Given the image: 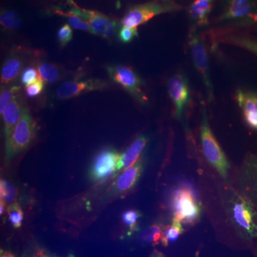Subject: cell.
I'll return each instance as SVG.
<instances>
[{
  "instance_id": "cell-4",
  "label": "cell",
  "mask_w": 257,
  "mask_h": 257,
  "mask_svg": "<svg viewBox=\"0 0 257 257\" xmlns=\"http://www.w3.org/2000/svg\"><path fill=\"white\" fill-rule=\"evenodd\" d=\"M36 133V122L27 109L6 142L7 160L26 150L31 145Z\"/></svg>"
},
{
  "instance_id": "cell-19",
  "label": "cell",
  "mask_w": 257,
  "mask_h": 257,
  "mask_svg": "<svg viewBox=\"0 0 257 257\" xmlns=\"http://www.w3.org/2000/svg\"><path fill=\"white\" fill-rule=\"evenodd\" d=\"M216 40L219 42L245 49L257 56V40L255 39L237 34H226L216 38Z\"/></svg>"
},
{
  "instance_id": "cell-14",
  "label": "cell",
  "mask_w": 257,
  "mask_h": 257,
  "mask_svg": "<svg viewBox=\"0 0 257 257\" xmlns=\"http://www.w3.org/2000/svg\"><path fill=\"white\" fill-rule=\"evenodd\" d=\"M236 99L248 127L257 131V93L238 89Z\"/></svg>"
},
{
  "instance_id": "cell-26",
  "label": "cell",
  "mask_w": 257,
  "mask_h": 257,
  "mask_svg": "<svg viewBox=\"0 0 257 257\" xmlns=\"http://www.w3.org/2000/svg\"><path fill=\"white\" fill-rule=\"evenodd\" d=\"M17 194H18V191L14 184L9 181L1 179L0 198L2 202H5L6 204H13L16 200Z\"/></svg>"
},
{
  "instance_id": "cell-5",
  "label": "cell",
  "mask_w": 257,
  "mask_h": 257,
  "mask_svg": "<svg viewBox=\"0 0 257 257\" xmlns=\"http://www.w3.org/2000/svg\"><path fill=\"white\" fill-rule=\"evenodd\" d=\"M113 82L121 86L140 104H146L148 98L144 93L145 82L131 67L124 65L109 66L106 68Z\"/></svg>"
},
{
  "instance_id": "cell-9",
  "label": "cell",
  "mask_w": 257,
  "mask_h": 257,
  "mask_svg": "<svg viewBox=\"0 0 257 257\" xmlns=\"http://www.w3.org/2000/svg\"><path fill=\"white\" fill-rule=\"evenodd\" d=\"M220 21L257 23V10L254 0H224Z\"/></svg>"
},
{
  "instance_id": "cell-23",
  "label": "cell",
  "mask_w": 257,
  "mask_h": 257,
  "mask_svg": "<svg viewBox=\"0 0 257 257\" xmlns=\"http://www.w3.org/2000/svg\"><path fill=\"white\" fill-rule=\"evenodd\" d=\"M0 23L5 30L15 31L22 25V18L20 15L11 10H2Z\"/></svg>"
},
{
  "instance_id": "cell-27",
  "label": "cell",
  "mask_w": 257,
  "mask_h": 257,
  "mask_svg": "<svg viewBox=\"0 0 257 257\" xmlns=\"http://www.w3.org/2000/svg\"><path fill=\"white\" fill-rule=\"evenodd\" d=\"M21 87L20 86H10V87H3L2 86L1 94H0V112H3L5 108L13 99L18 97V94Z\"/></svg>"
},
{
  "instance_id": "cell-20",
  "label": "cell",
  "mask_w": 257,
  "mask_h": 257,
  "mask_svg": "<svg viewBox=\"0 0 257 257\" xmlns=\"http://www.w3.org/2000/svg\"><path fill=\"white\" fill-rule=\"evenodd\" d=\"M213 0H196L189 8V13L192 21L198 25H205L212 8Z\"/></svg>"
},
{
  "instance_id": "cell-8",
  "label": "cell",
  "mask_w": 257,
  "mask_h": 257,
  "mask_svg": "<svg viewBox=\"0 0 257 257\" xmlns=\"http://www.w3.org/2000/svg\"><path fill=\"white\" fill-rule=\"evenodd\" d=\"M188 43L194 66L202 77L207 90L209 99L212 100L214 97V87L211 80L209 60L205 45L195 32H192L189 35Z\"/></svg>"
},
{
  "instance_id": "cell-21",
  "label": "cell",
  "mask_w": 257,
  "mask_h": 257,
  "mask_svg": "<svg viewBox=\"0 0 257 257\" xmlns=\"http://www.w3.org/2000/svg\"><path fill=\"white\" fill-rule=\"evenodd\" d=\"M167 226H162L159 224H155L145 228L140 231L138 234V241L139 243H151L153 246L162 242Z\"/></svg>"
},
{
  "instance_id": "cell-17",
  "label": "cell",
  "mask_w": 257,
  "mask_h": 257,
  "mask_svg": "<svg viewBox=\"0 0 257 257\" xmlns=\"http://www.w3.org/2000/svg\"><path fill=\"white\" fill-rule=\"evenodd\" d=\"M147 143L148 140L146 137L144 135L138 137L127 150L120 155L118 170H126L136 164L146 147Z\"/></svg>"
},
{
  "instance_id": "cell-36",
  "label": "cell",
  "mask_w": 257,
  "mask_h": 257,
  "mask_svg": "<svg viewBox=\"0 0 257 257\" xmlns=\"http://www.w3.org/2000/svg\"><path fill=\"white\" fill-rule=\"evenodd\" d=\"M150 257H165V255H164L163 253L161 252V251L155 250V251L152 253L151 256Z\"/></svg>"
},
{
  "instance_id": "cell-34",
  "label": "cell",
  "mask_w": 257,
  "mask_h": 257,
  "mask_svg": "<svg viewBox=\"0 0 257 257\" xmlns=\"http://www.w3.org/2000/svg\"><path fill=\"white\" fill-rule=\"evenodd\" d=\"M30 257H51L49 253L42 248H37L32 253Z\"/></svg>"
},
{
  "instance_id": "cell-3",
  "label": "cell",
  "mask_w": 257,
  "mask_h": 257,
  "mask_svg": "<svg viewBox=\"0 0 257 257\" xmlns=\"http://www.w3.org/2000/svg\"><path fill=\"white\" fill-rule=\"evenodd\" d=\"M200 140L203 153L208 163L216 171L221 178L227 180L231 166L209 126L205 109L203 112L200 125Z\"/></svg>"
},
{
  "instance_id": "cell-11",
  "label": "cell",
  "mask_w": 257,
  "mask_h": 257,
  "mask_svg": "<svg viewBox=\"0 0 257 257\" xmlns=\"http://www.w3.org/2000/svg\"><path fill=\"white\" fill-rule=\"evenodd\" d=\"M167 89L175 109V116L182 119L184 111L191 101V91L188 79L183 73L174 74L167 83Z\"/></svg>"
},
{
  "instance_id": "cell-6",
  "label": "cell",
  "mask_w": 257,
  "mask_h": 257,
  "mask_svg": "<svg viewBox=\"0 0 257 257\" xmlns=\"http://www.w3.org/2000/svg\"><path fill=\"white\" fill-rule=\"evenodd\" d=\"M69 3L72 5L70 11L78 15L90 25L92 34L104 39H111L115 36L119 30V25L114 19L99 12L82 9L77 6L72 0H69Z\"/></svg>"
},
{
  "instance_id": "cell-37",
  "label": "cell",
  "mask_w": 257,
  "mask_h": 257,
  "mask_svg": "<svg viewBox=\"0 0 257 257\" xmlns=\"http://www.w3.org/2000/svg\"><path fill=\"white\" fill-rule=\"evenodd\" d=\"M5 205H6V204L1 201V204H0V214H3V213L4 212Z\"/></svg>"
},
{
  "instance_id": "cell-18",
  "label": "cell",
  "mask_w": 257,
  "mask_h": 257,
  "mask_svg": "<svg viewBox=\"0 0 257 257\" xmlns=\"http://www.w3.org/2000/svg\"><path fill=\"white\" fill-rule=\"evenodd\" d=\"M23 60L17 52H11L5 60L1 71L2 86L14 81L23 67Z\"/></svg>"
},
{
  "instance_id": "cell-29",
  "label": "cell",
  "mask_w": 257,
  "mask_h": 257,
  "mask_svg": "<svg viewBox=\"0 0 257 257\" xmlns=\"http://www.w3.org/2000/svg\"><path fill=\"white\" fill-rule=\"evenodd\" d=\"M140 216V211L136 210H128L123 214V221L128 226V235H131L138 229V219Z\"/></svg>"
},
{
  "instance_id": "cell-38",
  "label": "cell",
  "mask_w": 257,
  "mask_h": 257,
  "mask_svg": "<svg viewBox=\"0 0 257 257\" xmlns=\"http://www.w3.org/2000/svg\"><path fill=\"white\" fill-rule=\"evenodd\" d=\"M68 257H74L72 254H69Z\"/></svg>"
},
{
  "instance_id": "cell-2",
  "label": "cell",
  "mask_w": 257,
  "mask_h": 257,
  "mask_svg": "<svg viewBox=\"0 0 257 257\" xmlns=\"http://www.w3.org/2000/svg\"><path fill=\"white\" fill-rule=\"evenodd\" d=\"M170 205L173 217L183 224H195L202 216V203L190 184L182 183L175 187L171 194Z\"/></svg>"
},
{
  "instance_id": "cell-12",
  "label": "cell",
  "mask_w": 257,
  "mask_h": 257,
  "mask_svg": "<svg viewBox=\"0 0 257 257\" xmlns=\"http://www.w3.org/2000/svg\"><path fill=\"white\" fill-rule=\"evenodd\" d=\"M109 84L101 79L86 80L67 81L61 84L57 90V97L62 99H70L92 91L104 90Z\"/></svg>"
},
{
  "instance_id": "cell-7",
  "label": "cell",
  "mask_w": 257,
  "mask_h": 257,
  "mask_svg": "<svg viewBox=\"0 0 257 257\" xmlns=\"http://www.w3.org/2000/svg\"><path fill=\"white\" fill-rule=\"evenodd\" d=\"M237 185V190L257 210V155L245 156L238 172Z\"/></svg>"
},
{
  "instance_id": "cell-32",
  "label": "cell",
  "mask_w": 257,
  "mask_h": 257,
  "mask_svg": "<svg viewBox=\"0 0 257 257\" xmlns=\"http://www.w3.org/2000/svg\"><path fill=\"white\" fill-rule=\"evenodd\" d=\"M118 37L120 41L128 43L133 41L135 37H138V28H130L122 27L120 29Z\"/></svg>"
},
{
  "instance_id": "cell-35",
  "label": "cell",
  "mask_w": 257,
  "mask_h": 257,
  "mask_svg": "<svg viewBox=\"0 0 257 257\" xmlns=\"http://www.w3.org/2000/svg\"><path fill=\"white\" fill-rule=\"evenodd\" d=\"M0 257H15L13 253L9 252V251H4V250H1V254Z\"/></svg>"
},
{
  "instance_id": "cell-24",
  "label": "cell",
  "mask_w": 257,
  "mask_h": 257,
  "mask_svg": "<svg viewBox=\"0 0 257 257\" xmlns=\"http://www.w3.org/2000/svg\"><path fill=\"white\" fill-rule=\"evenodd\" d=\"M184 231L183 224L177 218L173 217L172 224L166 227L163 239L161 243L164 246H167L169 243L177 241L179 236L183 234Z\"/></svg>"
},
{
  "instance_id": "cell-33",
  "label": "cell",
  "mask_w": 257,
  "mask_h": 257,
  "mask_svg": "<svg viewBox=\"0 0 257 257\" xmlns=\"http://www.w3.org/2000/svg\"><path fill=\"white\" fill-rule=\"evenodd\" d=\"M44 87H45V83L40 79L27 86L25 88V93L28 97L34 98L38 96L43 91Z\"/></svg>"
},
{
  "instance_id": "cell-1",
  "label": "cell",
  "mask_w": 257,
  "mask_h": 257,
  "mask_svg": "<svg viewBox=\"0 0 257 257\" xmlns=\"http://www.w3.org/2000/svg\"><path fill=\"white\" fill-rule=\"evenodd\" d=\"M219 197L226 220L236 236L243 241L257 238V210L237 189L221 184Z\"/></svg>"
},
{
  "instance_id": "cell-30",
  "label": "cell",
  "mask_w": 257,
  "mask_h": 257,
  "mask_svg": "<svg viewBox=\"0 0 257 257\" xmlns=\"http://www.w3.org/2000/svg\"><path fill=\"white\" fill-rule=\"evenodd\" d=\"M38 79H40L38 71H37V69L32 67H28V68L25 69L22 72L21 76H20V80H21L22 84L23 85L26 86V87L29 84L38 80Z\"/></svg>"
},
{
  "instance_id": "cell-16",
  "label": "cell",
  "mask_w": 257,
  "mask_h": 257,
  "mask_svg": "<svg viewBox=\"0 0 257 257\" xmlns=\"http://www.w3.org/2000/svg\"><path fill=\"white\" fill-rule=\"evenodd\" d=\"M143 170L144 165L142 160H139L131 167L124 170L115 183V192L117 194H124L133 189L138 183Z\"/></svg>"
},
{
  "instance_id": "cell-31",
  "label": "cell",
  "mask_w": 257,
  "mask_h": 257,
  "mask_svg": "<svg viewBox=\"0 0 257 257\" xmlns=\"http://www.w3.org/2000/svg\"><path fill=\"white\" fill-rule=\"evenodd\" d=\"M57 38L61 47H65L72 39V29L68 24L61 27L57 34Z\"/></svg>"
},
{
  "instance_id": "cell-10",
  "label": "cell",
  "mask_w": 257,
  "mask_h": 257,
  "mask_svg": "<svg viewBox=\"0 0 257 257\" xmlns=\"http://www.w3.org/2000/svg\"><path fill=\"white\" fill-rule=\"evenodd\" d=\"M174 8L171 5H162L157 3L136 5L128 10L121 20L122 27L138 28L157 15L170 12Z\"/></svg>"
},
{
  "instance_id": "cell-25",
  "label": "cell",
  "mask_w": 257,
  "mask_h": 257,
  "mask_svg": "<svg viewBox=\"0 0 257 257\" xmlns=\"http://www.w3.org/2000/svg\"><path fill=\"white\" fill-rule=\"evenodd\" d=\"M55 13H57V15H61V16L67 18L69 25L72 26V28L77 29V30L89 32L92 33L90 25H89L85 20H83V19L81 18L78 15L74 14V13L71 12L70 10H69L68 13H64L62 10H56Z\"/></svg>"
},
{
  "instance_id": "cell-15",
  "label": "cell",
  "mask_w": 257,
  "mask_h": 257,
  "mask_svg": "<svg viewBox=\"0 0 257 257\" xmlns=\"http://www.w3.org/2000/svg\"><path fill=\"white\" fill-rule=\"evenodd\" d=\"M23 103L18 97L15 98L9 103L2 113L4 124V134L6 142L9 140L16 125L27 110Z\"/></svg>"
},
{
  "instance_id": "cell-22",
  "label": "cell",
  "mask_w": 257,
  "mask_h": 257,
  "mask_svg": "<svg viewBox=\"0 0 257 257\" xmlns=\"http://www.w3.org/2000/svg\"><path fill=\"white\" fill-rule=\"evenodd\" d=\"M37 69L40 79L44 82L55 83L62 77L60 69L54 64L41 62Z\"/></svg>"
},
{
  "instance_id": "cell-28",
  "label": "cell",
  "mask_w": 257,
  "mask_h": 257,
  "mask_svg": "<svg viewBox=\"0 0 257 257\" xmlns=\"http://www.w3.org/2000/svg\"><path fill=\"white\" fill-rule=\"evenodd\" d=\"M9 221L11 224L16 229L21 227L23 224L24 214L22 208L17 202L10 204L8 208Z\"/></svg>"
},
{
  "instance_id": "cell-13",
  "label": "cell",
  "mask_w": 257,
  "mask_h": 257,
  "mask_svg": "<svg viewBox=\"0 0 257 257\" xmlns=\"http://www.w3.org/2000/svg\"><path fill=\"white\" fill-rule=\"evenodd\" d=\"M120 155L111 149L102 150L96 157L90 176L93 180L99 181L109 177L118 170Z\"/></svg>"
}]
</instances>
